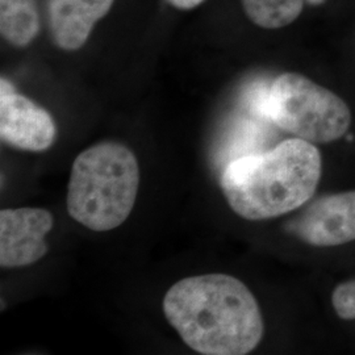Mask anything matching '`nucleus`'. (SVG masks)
I'll return each mask as SVG.
<instances>
[{"mask_svg":"<svg viewBox=\"0 0 355 355\" xmlns=\"http://www.w3.org/2000/svg\"><path fill=\"white\" fill-rule=\"evenodd\" d=\"M266 114L277 127L312 144L341 139L352 123L350 110L340 96L295 73L282 74L272 82Z\"/></svg>","mask_w":355,"mask_h":355,"instance_id":"nucleus-4","label":"nucleus"},{"mask_svg":"<svg viewBox=\"0 0 355 355\" xmlns=\"http://www.w3.org/2000/svg\"><path fill=\"white\" fill-rule=\"evenodd\" d=\"M55 124L48 111L17 94L8 79L0 80V136L15 148L44 152L55 140Z\"/></svg>","mask_w":355,"mask_h":355,"instance_id":"nucleus-5","label":"nucleus"},{"mask_svg":"<svg viewBox=\"0 0 355 355\" xmlns=\"http://www.w3.org/2000/svg\"><path fill=\"white\" fill-rule=\"evenodd\" d=\"M288 230L302 241L318 248L354 241L355 191L320 198L292 220Z\"/></svg>","mask_w":355,"mask_h":355,"instance_id":"nucleus-6","label":"nucleus"},{"mask_svg":"<svg viewBox=\"0 0 355 355\" xmlns=\"http://www.w3.org/2000/svg\"><path fill=\"white\" fill-rule=\"evenodd\" d=\"M164 312L184 343L200 354H249L263 337L253 293L225 274L179 280L165 295Z\"/></svg>","mask_w":355,"mask_h":355,"instance_id":"nucleus-1","label":"nucleus"},{"mask_svg":"<svg viewBox=\"0 0 355 355\" xmlns=\"http://www.w3.org/2000/svg\"><path fill=\"white\" fill-rule=\"evenodd\" d=\"M54 224L49 211L16 208L0 212V266H29L48 253L46 234Z\"/></svg>","mask_w":355,"mask_h":355,"instance_id":"nucleus-7","label":"nucleus"},{"mask_svg":"<svg viewBox=\"0 0 355 355\" xmlns=\"http://www.w3.org/2000/svg\"><path fill=\"white\" fill-rule=\"evenodd\" d=\"M311 4H320V3H322L324 0H308Z\"/></svg>","mask_w":355,"mask_h":355,"instance_id":"nucleus-13","label":"nucleus"},{"mask_svg":"<svg viewBox=\"0 0 355 355\" xmlns=\"http://www.w3.org/2000/svg\"><path fill=\"white\" fill-rule=\"evenodd\" d=\"M114 0H48L54 42L64 51L82 48L92 28L111 10Z\"/></svg>","mask_w":355,"mask_h":355,"instance_id":"nucleus-8","label":"nucleus"},{"mask_svg":"<svg viewBox=\"0 0 355 355\" xmlns=\"http://www.w3.org/2000/svg\"><path fill=\"white\" fill-rule=\"evenodd\" d=\"M322 171L318 148L303 139L280 142L274 149L230 161L221 189L230 208L246 220L284 215L306 203Z\"/></svg>","mask_w":355,"mask_h":355,"instance_id":"nucleus-2","label":"nucleus"},{"mask_svg":"<svg viewBox=\"0 0 355 355\" xmlns=\"http://www.w3.org/2000/svg\"><path fill=\"white\" fill-rule=\"evenodd\" d=\"M1 36L15 46H26L40 31L36 0H1Z\"/></svg>","mask_w":355,"mask_h":355,"instance_id":"nucleus-9","label":"nucleus"},{"mask_svg":"<svg viewBox=\"0 0 355 355\" xmlns=\"http://www.w3.org/2000/svg\"><path fill=\"white\" fill-rule=\"evenodd\" d=\"M140 186L136 155L119 142H101L80 153L71 167L67 212L94 232L120 227L130 215Z\"/></svg>","mask_w":355,"mask_h":355,"instance_id":"nucleus-3","label":"nucleus"},{"mask_svg":"<svg viewBox=\"0 0 355 355\" xmlns=\"http://www.w3.org/2000/svg\"><path fill=\"white\" fill-rule=\"evenodd\" d=\"M204 0H167V3H170L173 7L179 8V10H191L198 7L199 4H202Z\"/></svg>","mask_w":355,"mask_h":355,"instance_id":"nucleus-12","label":"nucleus"},{"mask_svg":"<svg viewBox=\"0 0 355 355\" xmlns=\"http://www.w3.org/2000/svg\"><path fill=\"white\" fill-rule=\"evenodd\" d=\"M242 4L252 21L267 29L291 24L303 8V0H242Z\"/></svg>","mask_w":355,"mask_h":355,"instance_id":"nucleus-10","label":"nucleus"},{"mask_svg":"<svg viewBox=\"0 0 355 355\" xmlns=\"http://www.w3.org/2000/svg\"><path fill=\"white\" fill-rule=\"evenodd\" d=\"M336 313L343 320H355V280L338 284L331 295Z\"/></svg>","mask_w":355,"mask_h":355,"instance_id":"nucleus-11","label":"nucleus"}]
</instances>
